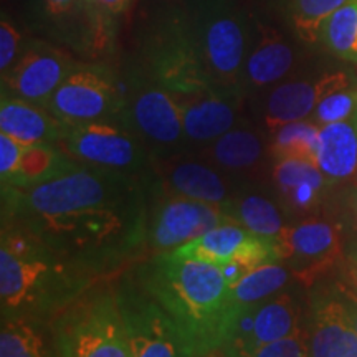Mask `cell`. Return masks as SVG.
<instances>
[{
  "label": "cell",
  "mask_w": 357,
  "mask_h": 357,
  "mask_svg": "<svg viewBox=\"0 0 357 357\" xmlns=\"http://www.w3.org/2000/svg\"><path fill=\"white\" fill-rule=\"evenodd\" d=\"M2 223L105 278L147 250V176L79 166L38 185H2Z\"/></svg>",
  "instance_id": "cell-1"
},
{
  "label": "cell",
  "mask_w": 357,
  "mask_h": 357,
  "mask_svg": "<svg viewBox=\"0 0 357 357\" xmlns=\"http://www.w3.org/2000/svg\"><path fill=\"white\" fill-rule=\"evenodd\" d=\"M132 275L166 310L194 357L223 351L240 310L222 268L202 260L153 255Z\"/></svg>",
  "instance_id": "cell-2"
},
{
  "label": "cell",
  "mask_w": 357,
  "mask_h": 357,
  "mask_svg": "<svg viewBox=\"0 0 357 357\" xmlns=\"http://www.w3.org/2000/svg\"><path fill=\"white\" fill-rule=\"evenodd\" d=\"M101 280L93 271L56 255L29 231L2 223L0 307L2 318L52 321Z\"/></svg>",
  "instance_id": "cell-3"
},
{
  "label": "cell",
  "mask_w": 357,
  "mask_h": 357,
  "mask_svg": "<svg viewBox=\"0 0 357 357\" xmlns=\"http://www.w3.org/2000/svg\"><path fill=\"white\" fill-rule=\"evenodd\" d=\"M185 13L200 63L212 86L243 93L252 15L231 0H192Z\"/></svg>",
  "instance_id": "cell-4"
},
{
  "label": "cell",
  "mask_w": 357,
  "mask_h": 357,
  "mask_svg": "<svg viewBox=\"0 0 357 357\" xmlns=\"http://www.w3.org/2000/svg\"><path fill=\"white\" fill-rule=\"evenodd\" d=\"M58 357H131L114 287L88 289L52 319Z\"/></svg>",
  "instance_id": "cell-5"
},
{
  "label": "cell",
  "mask_w": 357,
  "mask_h": 357,
  "mask_svg": "<svg viewBox=\"0 0 357 357\" xmlns=\"http://www.w3.org/2000/svg\"><path fill=\"white\" fill-rule=\"evenodd\" d=\"M174 96L190 95L212 86L195 48L185 8H172L151 22L139 55L131 65Z\"/></svg>",
  "instance_id": "cell-6"
},
{
  "label": "cell",
  "mask_w": 357,
  "mask_h": 357,
  "mask_svg": "<svg viewBox=\"0 0 357 357\" xmlns=\"http://www.w3.org/2000/svg\"><path fill=\"white\" fill-rule=\"evenodd\" d=\"M123 84L124 106L119 119L146 142L153 155L182 153L187 141L176 96L134 66L126 70Z\"/></svg>",
  "instance_id": "cell-7"
},
{
  "label": "cell",
  "mask_w": 357,
  "mask_h": 357,
  "mask_svg": "<svg viewBox=\"0 0 357 357\" xmlns=\"http://www.w3.org/2000/svg\"><path fill=\"white\" fill-rule=\"evenodd\" d=\"M58 146L83 166L147 176L153 153L119 118L66 124Z\"/></svg>",
  "instance_id": "cell-8"
},
{
  "label": "cell",
  "mask_w": 357,
  "mask_h": 357,
  "mask_svg": "<svg viewBox=\"0 0 357 357\" xmlns=\"http://www.w3.org/2000/svg\"><path fill=\"white\" fill-rule=\"evenodd\" d=\"M225 222H234L220 205L204 204L162 189L147 174V252L171 253Z\"/></svg>",
  "instance_id": "cell-9"
},
{
  "label": "cell",
  "mask_w": 357,
  "mask_h": 357,
  "mask_svg": "<svg viewBox=\"0 0 357 357\" xmlns=\"http://www.w3.org/2000/svg\"><path fill=\"white\" fill-rule=\"evenodd\" d=\"M124 106L123 77L106 61H78L45 108L66 124L119 118Z\"/></svg>",
  "instance_id": "cell-10"
},
{
  "label": "cell",
  "mask_w": 357,
  "mask_h": 357,
  "mask_svg": "<svg viewBox=\"0 0 357 357\" xmlns=\"http://www.w3.org/2000/svg\"><path fill=\"white\" fill-rule=\"evenodd\" d=\"M114 289L131 357H194L171 316L136 276L124 275Z\"/></svg>",
  "instance_id": "cell-11"
},
{
  "label": "cell",
  "mask_w": 357,
  "mask_h": 357,
  "mask_svg": "<svg viewBox=\"0 0 357 357\" xmlns=\"http://www.w3.org/2000/svg\"><path fill=\"white\" fill-rule=\"evenodd\" d=\"M35 12L53 43L84 61H102L113 52L116 25L101 15L93 0H35Z\"/></svg>",
  "instance_id": "cell-12"
},
{
  "label": "cell",
  "mask_w": 357,
  "mask_h": 357,
  "mask_svg": "<svg viewBox=\"0 0 357 357\" xmlns=\"http://www.w3.org/2000/svg\"><path fill=\"white\" fill-rule=\"evenodd\" d=\"M280 263L305 287H312L344 263V230L329 218L311 217L275 236Z\"/></svg>",
  "instance_id": "cell-13"
},
{
  "label": "cell",
  "mask_w": 357,
  "mask_h": 357,
  "mask_svg": "<svg viewBox=\"0 0 357 357\" xmlns=\"http://www.w3.org/2000/svg\"><path fill=\"white\" fill-rule=\"evenodd\" d=\"M78 61L60 45L25 40L20 55L2 75V95L45 106Z\"/></svg>",
  "instance_id": "cell-14"
},
{
  "label": "cell",
  "mask_w": 357,
  "mask_h": 357,
  "mask_svg": "<svg viewBox=\"0 0 357 357\" xmlns=\"http://www.w3.org/2000/svg\"><path fill=\"white\" fill-rule=\"evenodd\" d=\"M151 176L169 192L197 202L229 205L242 185H234L223 177V171L204 158L184 155H153Z\"/></svg>",
  "instance_id": "cell-15"
},
{
  "label": "cell",
  "mask_w": 357,
  "mask_h": 357,
  "mask_svg": "<svg viewBox=\"0 0 357 357\" xmlns=\"http://www.w3.org/2000/svg\"><path fill=\"white\" fill-rule=\"evenodd\" d=\"M354 77L349 71H328L310 79H289L268 89L258 118L265 126L268 136L288 123L311 118L321 100L337 89L354 86Z\"/></svg>",
  "instance_id": "cell-16"
},
{
  "label": "cell",
  "mask_w": 357,
  "mask_h": 357,
  "mask_svg": "<svg viewBox=\"0 0 357 357\" xmlns=\"http://www.w3.org/2000/svg\"><path fill=\"white\" fill-rule=\"evenodd\" d=\"M306 328L310 357H357V333L334 284L312 291Z\"/></svg>",
  "instance_id": "cell-17"
},
{
  "label": "cell",
  "mask_w": 357,
  "mask_h": 357,
  "mask_svg": "<svg viewBox=\"0 0 357 357\" xmlns=\"http://www.w3.org/2000/svg\"><path fill=\"white\" fill-rule=\"evenodd\" d=\"M182 109L187 144L205 146L240 123L243 93L207 88L190 95L176 96Z\"/></svg>",
  "instance_id": "cell-18"
},
{
  "label": "cell",
  "mask_w": 357,
  "mask_h": 357,
  "mask_svg": "<svg viewBox=\"0 0 357 357\" xmlns=\"http://www.w3.org/2000/svg\"><path fill=\"white\" fill-rule=\"evenodd\" d=\"M294 58L291 45L275 26L252 17V40L242 78L245 95H260L278 84L293 70Z\"/></svg>",
  "instance_id": "cell-19"
},
{
  "label": "cell",
  "mask_w": 357,
  "mask_h": 357,
  "mask_svg": "<svg viewBox=\"0 0 357 357\" xmlns=\"http://www.w3.org/2000/svg\"><path fill=\"white\" fill-rule=\"evenodd\" d=\"M271 182L281 205L293 213L318 211L331 187L316 162L306 159H273Z\"/></svg>",
  "instance_id": "cell-20"
},
{
  "label": "cell",
  "mask_w": 357,
  "mask_h": 357,
  "mask_svg": "<svg viewBox=\"0 0 357 357\" xmlns=\"http://www.w3.org/2000/svg\"><path fill=\"white\" fill-rule=\"evenodd\" d=\"M306 324L300 303L293 293L280 291L255 305L252 331L238 347L223 354L242 357L258 347L280 341L300 331Z\"/></svg>",
  "instance_id": "cell-21"
},
{
  "label": "cell",
  "mask_w": 357,
  "mask_h": 357,
  "mask_svg": "<svg viewBox=\"0 0 357 357\" xmlns=\"http://www.w3.org/2000/svg\"><path fill=\"white\" fill-rule=\"evenodd\" d=\"M199 155L223 172L243 176L258 172L263 160L270 155V147L260 129L240 121L223 136L205 144Z\"/></svg>",
  "instance_id": "cell-22"
},
{
  "label": "cell",
  "mask_w": 357,
  "mask_h": 357,
  "mask_svg": "<svg viewBox=\"0 0 357 357\" xmlns=\"http://www.w3.org/2000/svg\"><path fill=\"white\" fill-rule=\"evenodd\" d=\"M65 123L45 106L20 98L2 95L0 100V132L7 134L22 146H58Z\"/></svg>",
  "instance_id": "cell-23"
},
{
  "label": "cell",
  "mask_w": 357,
  "mask_h": 357,
  "mask_svg": "<svg viewBox=\"0 0 357 357\" xmlns=\"http://www.w3.org/2000/svg\"><path fill=\"white\" fill-rule=\"evenodd\" d=\"M316 166L331 185L357 178V114L319 126Z\"/></svg>",
  "instance_id": "cell-24"
},
{
  "label": "cell",
  "mask_w": 357,
  "mask_h": 357,
  "mask_svg": "<svg viewBox=\"0 0 357 357\" xmlns=\"http://www.w3.org/2000/svg\"><path fill=\"white\" fill-rule=\"evenodd\" d=\"M255 234L245 229L236 222H225L222 225H217L200 235L199 238L182 245L174 250L171 255L174 258H190V260H202L212 265L223 266L227 263L234 261L236 255L242 252V248Z\"/></svg>",
  "instance_id": "cell-25"
},
{
  "label": "cell",
  "mask_w": 357,
  "mask_h": 357,
  "mask_svg": "<svg viewBox=\"0 0 357 357\" xmlns=\"http://www.w3.org/2000/svg\"><path fill=\"white\" fill-rule=\"evenodd\" d=\"M0 357H58L52 321L2 318Z\"/></svg>",
  "instance_id": "cell-26"
},
{
  "label": "cell",
  "mask_w": 357,
  "mask_h": 357,
  "mask_svg": "<svg viewBox=\"0 0 357 357\" xmlns=\"http://www.w3.org/2000/svg\"><path fill=\"white\" fill-rule=\"evenodd\" d=\"M223 208L231 220L265 238H275L287 227L278 205L258 190L247 189V185L240 187L234 200Z\"/></svg>",
  "instance_id": "cell-27"
},
{
  "label": "cell",
  "mask_w": 357,
  "mask_h": 357,
  "mask_svg": "<svg viewBox=\"0 0 357 357\" xmlns=\"http://www.w3.org/2000/svg\"><path fill=\"white\" fill-rule=\"evenodd\" d=\"M83 164H79L73 158L55 144H37L29 146L24 149L22 154L20 167L17 172L15 181L12 184L3 185H15V187H30L38 185L43 182L52 181V178L61 177L75 169H78Z\"/></svg>",
  "instance_id": "cell-28"
},
{
  "label": "cell",
  "mask_w": 357,
  "mask_h": 357,
  "mask_svg": "<svg viewBox=\"0 0 357 357\" xmlns=\"http://www.w3.org/2000/svg\"><path fill=\"white\" fill-rule=\"evenodd\" d=\"M291 276V271L284 263H265L230 283L231 298L236 307L242 311L243 307L258 305L266 298L283 291Z\"/></svg>",
  "instance_id": "cell-29"
},
{
  "label": "cell",
  "mask_w": 357,
  "mask_h": 357,
  "mask_svg": "<svg viewBox=\"0 0 357 357\" xmlns=\"http://www.w3.org/2000/svg\"><path fill=\"white\" fill-rule=\"evenodd\" d=\"M349 0H283V12L293 33L306 45L321 42L326 20Z\"/></svg>",
  "instance_id": "cell-30"
},
{
  "label": "cell",
  "mask_w": 357,
  "mask_h": 357,
  "mask_svg": "<svg viewBox=\"0 0 357 357\" xmlns=\"http://www.w3.org/2000/svg\"><path fill=\"white\" fill-rule=\"evenodd\" d=\"M319 126L316 123L294 121L276 129L270 134V158L271 159H306L316 162L318 153Z\"/></svg>",
  "instance_id": "cell-31"
},
{
  "label": "cell",
  "mask_w": 357,
  "mask_h": 357,
  "mask_svg": "<svg viewBox=\"0 0 357 357\" xmlns=\"http://www.w3.org/2000/svg\"><path fill=\"white\" fill-rule=\"evenodd\" d=\"M321 42L333 55L357 63V0H349L326 20Z\"/></svg>",
  "instance_id": "cell-32"
},
{
  "label": "cell",
  "mask_w": 357,
  "mask_h": 357,
  "mask_svg": "<svg viewBox=\"0 0 357 357\" xmlns=\"http://www.w3.org/2000/svg\"><path fill=\"white\" fill-rule=\"evenodd\" d=\"M357 114V86H349L344 89H337L321 100L316 106L314 113L311 116V121L318 126L324 124L346 121Z\"/></svg>",
  "instance_id": "cell-33"
},
{
  "label": "cell",
  "mask_w": 357,
  "mask_h": 357,
  "mask_svg": "<svg viewBox=\"0 0 357 357\" xmlns=\"http://www.w3.org/2000/svg\"><path fill=\"white\" fill-rule=\"evenodd\" d=\"M242 357H310V337H307L306 324L291 336L258 347Z\"/></svg>",
  "instance_id": "cell-34"
},
{
  "label": "cell",
  "mask_w": 357,
  "mask_h": 357,
  "mask_svg": "<svg viewBox=\"0 0 357 357\" xmlns=\"http://www.w3.org/2000/svg\"><path fill=\"white\" fill-rule=\"evenodd\" d=\"M25 40L13 25V22L3 13L0 20V75L7 73L8 68L20 55Z\"/></svg>",
  "instance_id": "cell-35"
},
{
  "label": "cell",
  "mask_w": 357,
  "mask_h": 357,
  "mask_svg": "<svg viewBox=\"0 0 357 357\" xmlns=\"http://www.w3.org/2000/svg\"><path fill=\"white\" fill-rule=\"evenodd\" d=\"M24 149L25 146H22L20 142L0 132V181H2V185L12 184L15 181Z\"/></svg>",
  "instance_id": "cell-36"
},
{
  "label": "cell",
  "mask_w": 357,
  "mask_h": 357,
  "mask_svg": "<svg viewBox=\"0 0 357 357\" xmlns=\"http://www.w3.org/2000/svg\"><path fill=\"white\" fill-rule=\"evenodd\" d=\"M95 3L101 15H105L106 19L116 25L119 17L129 10L132 0H95Z\"/></svg>",
  "instance_id": "cell-37"
},
{
  "label": "cell",
  "mask_w": 357,
  "mask_h": 357,
  "mask_svg": "<svg viewBox=\"0 0 357 357\" xmlns=\"http://www.w3.org/2000/svg\"><path fill=\"white\" fill-rule=\"evenodd\" d=\"M334 288H336L339 293L347 294V296H352L354 300H357V271L349 265V263L344 266L342 275L339 276L336 283H334Z\"/></svg>",
  "instance_id": "cell-38"
},
{
  "label": "cell",
  "mask_w": 357,
  "mask_h": 357,
  "mask_svg": "<svg viewBox=\"0 0 357 357\" xmlns=\"http://www.w3.org/2000/svg\"><path fill=\"white\" fill-rule=\"evenodd\" d=\"M339 294H341L342 300H344L347 314H349V321H351L352 328H354L357 333V300H354L352 296H347V294H342V293H339Z\"/></svg>",
  "instance_id": "cell-39"
},
{
  "label": "cell",
  "mask_w": 357,
  "mask_h": 357,
  "mask_svg": "<svg viewBox=\"0 0 357 357\" xmlns=\"http://www.w3.org/2000/svg\"><path fill=\"white\" fill-rule=\"evenodd\" d=\"M347 263H349V265H351L352 268H354V270L357 271V247L351 252V255H349V261H347Z\"/></svg>",
  "instance_id": "cell-40"
},
{
  "label": "cell",
  "mask_w": 357,
  "mask_h": 357,
  "mask_svg": "<svg viewBox=\"0 0 357 357\" xmlns=\"http://www.w3.org/2000/svg\"><path fill=\"white\" fill-rule=\"evenodd\" d=\"M352 208H354V217H356V222H357V185L354 189V194H352Z\"/></svg>",
  "instance_id": "cell-41"
},
{
  "label": "cell",
  "mask_w": 357,
  "mask_h": 357,
  "mask_svg": "<svg viewBox=\"0 0 357 357\" xmlns=\"http://www.w3.org/2000/svg\"><path fill=\"white\" fill-rule=\"evenodd\" d=\"M222 357H231V356H227V354H223V356H222Z\"/></svg>",
  "instance_id": "cell-42"
},
{
  "label": "cell",
  "mask_w": 357,
  "mask_h": 357,
  "mask_svg": "<svg viewBox=\"0 0 357 357\" xmlns=\"http://www.w3.org/2000/svg\"><path fill=\"white\" fill-rule=\"evenodd\" d=\"M93 2H95V0H93ZM95 6H96V3H95Z\"/></svg>",
  "instance_id": "cell-43"
}]
</instances>
